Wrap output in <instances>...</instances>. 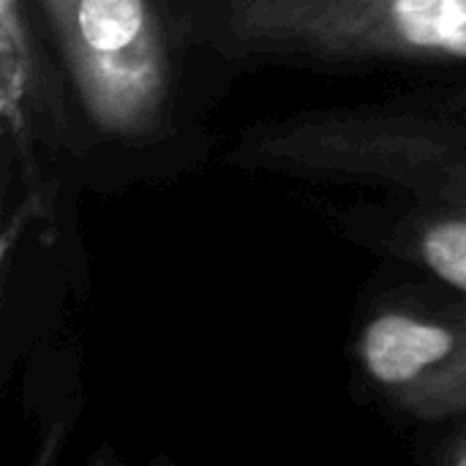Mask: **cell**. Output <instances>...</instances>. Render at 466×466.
Listing matches in <instances>:
<instances>
[{
	"mask_svg": "<svg viewBox=\"0 0 466 466\" xmlns=\"http://www.w3.org/2000/svg\"><path fill=\"white\" fill-rule=\"evenodd\" d=\"M363 229L390 246V251L412 259L418 268L442 279L451 289L466 295V216L456 213H377Z\"/></svg>",
	"mask_w": 466,
	"mask_h": 466,
	"instance_id": "4",
	"label": "cell"
},
{
	"mask_svg": "<svg viewBox=\"0 0 466 466\" xmlns=\"http://www.w3.org/2000/svg\"><path fill=\"white\" fill-rule=\"evenodd\" d=\"M183 44L322 71L466 66V0H177Z\"/></svg>",
	"mask_w": 466,
	"mask_h": 466,
	"instance_id": "1",
	"label": "cell"
},
{
	"mask_svg": "<svg viewBox=\"0 0 466 466\" xmlns=\"http://www.w3.org/2000/svg\"><path fill=\"white\" fill-rule=\"evenodd\" d=\"M442 445H445V448H442L440 461L466 466V418H461L459 423H453V431L448 434V440H445Z\"/></svg>",
	"mask_w": 466,
	"mask_h": 466,
	"instance_id": "5",
	"label": "cell"
},
{
	"mask_svg": "<svg viewBox=\"0 0 466 466\" xmlns=\"http://www.w3.org/2000/svg\"><path fill=\"white\" fill-rule=\"evenodd\" d=\"M66 87L104 142L147 147L175 137L183 41L164 0H35Z\"/></svg>",
	"mask_w": 466,
	"mask_h": 466,
	"instance_id": "2",
	"label": "cell"
},
{
	"mask_svg": "<svg viewBox=\"0 0 466 466\" xmlns=\"http://www.w3.org/2000/svg\"><path fill=\"white\" fill-rule=\"evenodd\" d=\"M355 355L377 399L420 423L466 418V306L442 295H396L360 325Z\"/></svg>",
	"mask_w": 466,
	"mask_h": 466,
	"instance_id": "3",
	"label": "cell"
}]
</instances>
